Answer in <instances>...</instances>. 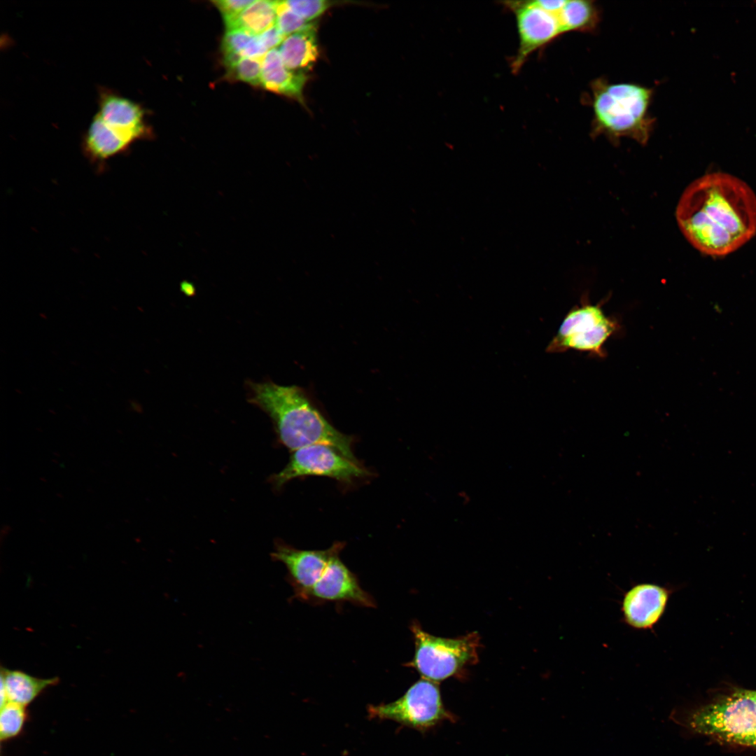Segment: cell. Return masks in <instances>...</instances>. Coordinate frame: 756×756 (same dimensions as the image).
I'll list each match as a JSON object with an SVG mask.
<instances>
[{
  "label": "cell",
  "instance_id": "1",
  "mask_svg": "<svg viewBox=\"0 0 756 756\" xmlns=\"http://www.w3.org/2000/svg\"><path fill=\"white\" fill-rule=\"evenodd\" d=\"M691 245L712 257L729 255L756 234V195L741 178L722 172L703 175L681 195L676 211Z\"/></svg>",
  "mask_w": 756,
  "mask_h": 756
},
{
  "label": "cell",
  "instance_id": "2",
  "mask_svg": "<svg viewBox=\"0 0 756 756\" xmlns=\"http://www.w3.org/2000/svg\"><path fill=\"white\" fill-rule=\"evenodd\" d=\"M247 386L248 402L269 415L285 447L293 451L312 444H325L358 461L352 451V438L330 424L304 388L278 385L270 380L248 382Z\"/></svg>",
  "mask_w": 756,
  "mask_h": 756
},
{
  "label": "cell",
  "instance_id": "3",
  "mask_svg": "<svg viewBox=\"0 0 756 756\" xmlns=\"http://www.w3.org/2000/svg\"><path fill=\"white\" fill-rule=\"evenodd\" d=\"M592 135L616 143L621 138L647 144L654 118L650 115L653 89L633 83H612L597 78L590 85Z\"/></svg>",
  "mask_w": 756,
  "mask_h": 756
},
{
  "label": "cell",
  "instance_id": "4",
  "mask_svg": "<svg viewBox=\"0 0 756 756\" xmlns=\"http://www.w3.org/2000/svg\"><path fill=\"white\" fill-rule=\"evenodd\" d=\"M670 718L695 734L736 743L756 727V691L736 690L690 711L673 710Z\"/></svg>",
  "mask_w": 756,
  "mask_h": 756
},
{
  "label": "cell",
  "instance_id": "5",
  "mask_svg": "<svg viewBox=\"0 0 756 756\" xmlns=\"http://www.w3.org/2000/svg\"><path fill=\"white\" fill-rule=\"evenodd\" d=\"M410 629L415 651L408 666L424 679L437 683L458 676L466 666L475 664L478 659L479 636L476 632L456 638H442L425 631L416 622H412Z\"/></svg>",
  "mask_w": 756,
  "mask_h": 756
},
{
  "label": "cell",
  "instance_id": "6",
  "mask_svg": "<svg viewBox=\"0 0 756 756\" xmlns=\"http://www.w3.org/2000/svg\"><path fill=\"white\" fill-rule=\"evenodd\" d=\"M615 319L606 315L601 304H592L586 298L566 315L560 327L547 347L549 353H561L568 349L605 356V342L618 329Z\"/></svg>",
  "mask_w": 756,
  "mask_h": 756
},
{
  "label": "cell",
  "instance_id": "7",
  "mask_svg": "<svg viewBox=\"0 0 756 756\" xmlns=\"http://www.w3.org/2000/svg\"><path fill=\"white\" fill-rule=\"evenodd\" d=\"M370 718L390 720L403 726L426 732L456 716L447 710L436 682L421 678L414 682L398 699L376 706H370Z\"/></svg>",
  "mask_w": 756,
  "mask_h": 756
},
{
  "label": "cell",
  "instance_id": "8",
  "mask_svg": "<svg viewBox=\"0 0 756 756\" xmlns=\"http://www.w3.org/2000/svg\"><path fill=\"white\" fill-rule=\"evenodd\" d=\"M366 475L368 472L358 461L330 446L316 444L293 451L289 462L272 477V482L275 487L281 488L295 478L306 476L327 477L349 483Z\"/></svg>",
  "mask_w": 756,
  "mask_h": 756
},
{
  "label": "cell",
  "instance_id": "9",
  "mask_svg": "<svg viewBox=\"0 0 756 756\" xmlns=\"http://www.w3.org/2000/svg\"><path fill=\"white\" fill-rule=\"evenodd\" d=\"M564 2L555 10L542 8L536 0L503 3L514 13L519 36L517 51L510 64L512 73H518L535 51L566 34L561 18Z\"/></svg>",
  "mask_w": 756,
  "mask_h": 756
},
{
  "label": "cell",
  "instance_id": "10",
  "mask_svg": "<svg viewBox=\"0 0 756 756\" xmlns=\"http://www.w3.org/2000/svg\"><path fill=\"white\" fill-rule=\"evenodd\" d=\"M673 589L652 582L633 584L621 602L622 622L638 631L652 630L664 615Z\"/></svg>",
  "mask_w": 756,
  "mask_h": 756
},
{
  "label": "cell",
  "instance_id": "11",
  "mask_svg": "<svg viewBox=\"0 0 756 756\" xmlns=\"http://www.w3.org/2000/svg\"><path fill=\"white\" fill-rule=\"evenodd\" d=\"M343 544L337 542L323 550H303L278 544L272 556L286 567L295 596L302 599L322 576L331 558L340 553Z\"/></svg>",
  "mask_w": 756,
  "mask_h": 756
},
{
  "label": "cell",
  "instance_id": "12",
  "mask_svg": "<svg viewBox=\"0 0 756 756\" xmlns=\"http://www.w3.org/2000/svg\"><path fill=\"white\" fill-rule=\"evenodd\" d=\"M337 553L330 560L322 576L302 600L314 602L347 601L363 607H374L373 598L360 587L356 576L341 561Z\"/></svg>",
  "mask_w": 756,
  "mask_h": 756
},
{
  "label": "cell",
  "instance_id": "13",
  "mask_svg": "<svg viewBox=\"0 0 756 756\" xmlns=\"http://www.w3.org/2000/svg\"><path fill=\"white\" fill-rule=\"evenodd\" d=\"M97 114L108 126L129 138L134 143L148 134L144 122L141 106L107 88H101L98 96Z\"/></svg>",
  "mask_w": 756,
  "mask_h": 756
},
{
  "label": "cell",
  "instance_id": "14",
  "mask_svg": "<svg viewBox=\"0 0 756 756\" xmlns=\"http://www.w3.org/2000/svg\"><path fill=\"white\" fill-rule=\"evenodd\" d=\"M134 144L130 139L106 124L96 113L83 139V149L90 161L101 167Z\"/></svg>",
  "mask_w": 756,
  "mask_h": 756
},
{
  "label": "cell",
  "instance_id": "15",
  "mask_svg": "<svg viewBox=\"0 0 756 756\" xmlns=\"http://www.w3.org/2000/svg\"><path fill=\"white\" fill-rule=\"evenodd\" d=\"M307 79L304 72L292 71L285 66L278 48L269 50L262 58L260 85L267 90L302 103Z\"/></svg>",
  "mask_w": 756,
  "mask_h": 756
},
{
  "label": "cell",
  "instance_id": "16",
  "mask_svg": "<svg viewBox=\"0 0 756 756\" xmlns=\"http://www.w3.org/2000/svg\"><path fill=\"white\" fill-rule=\"evenodd\" d=\"M278 50L288 69L304 72L312 68L319 55L315 24L286 36Z\"/></svg>",
  "mask_w": 756,
  "mask_h": 756
},
{
  "label": "cell",
  "instance_id": "17",
  "mask_svg": "<svg viewBox=\"0 0 756 756\" xmlns=\"http://www.w3.org/2000/svg\"><path fill=\"white\" fill-rule=\"evenodd\" d=\"M57 678H39L19 670L3 669L1 683L5 688L7 700L27 706L46 689L55 685Z\"/></svg>",
  "mask_w": 756,
  "mask_h": 756
},
{
  "label": "cell",
  "instance_id": "18",
  "mask_svg": "<svg viewBox=\"0 0 756 756\" xmlns=\"http://www.w3.org/2000/svg\"><path fill=\"white\" fill-rule=\"evenodd\" d=\"M276 1H253L240 14L225 22L227 30L239 29L258 36L275 25Z\"/></svg>",
  "mask_w": 756,
  "mask_h": 756
},
{
  "label": "cell",
  "instance_id": "19",
  "mask_svg": "<svg viewBox=\"0 0 756 756\" xmlns=\"http://www.w3.org/2000/svg\"><path fill=\"white\" fill-rule=\"evenodd\" d=\"M561 17L566 33L592 31L599 22V11L592 1L566 0Z\"/></svg>",
  "mask_w": 756,
  "mask_h": 756
},
{
  "label": "cell",
  "instance_id": "20",
  "mask_svg": "<svg viewBox=\"0 0 756 756\" xmlns=\"http://www.w3.org/2000/svg\"><path fill=\"white\" fill-rule=\"evenodd\" d=\"M27 720L26 706L9 701L1 706V741L13 738L21 734Z\"/></svg>",
  "mask_w": 756,
  "mask_h": 756
},
{
  "label": "cell",
  "instance_id": "21",
  "mask_svg": "<svg viewBox=\"0 0 756 756\" xmlns=\"http://www.w3.org/2000/svg\"><path fill=\"white\" fill-rule=\"evenodd\" d=\"M276 8L275 25L286 37L307 28L312 24L292 11L284 1H276Z\"/></svg>",
  "mask_w": 756,
  "mask_h": 756
},
{
  "label": "cell",
  "instance_id": "22",
  "mask_svg": "<svg viewBox=\"0 0 756 756\" xmlns=\"http://www.w3.org/2000/svg\"><path fill=\"white\" fill-rule=\"evenodd\" d=\"M262 59L242 57L234 66L229 69L234 78L253 85L261 84Z\"/></svg>",
  "mask_w": 756,
  "mask_h": 756
},
{
  "label": "cell",
  "instance_id": "23",
  "mask_svg": "<svg viewBox=\"0 0 756 756\" xmlns=\"http://www.w3.org/2000/svg\"><path fill=\"white\" fill-rule=\"evenodd\" d=\"M284 2L292 11L308 22L321 15L332 5L331 1L326 0H290Z\"/></svg>",
  "mask_w": 756,
  "mask_h": 756
},
{
  "label": "cell",
  "instance_id": "24",
  "mask_svg": "<svg viewBox=\"0 0 756 756\" xmlns=\"http://www.w3.org/2000/svg\"><path fill=\"white\" fill-rule=\"evenodd\" d=\"M254 37V35L245 31L227 30L222 41L223 55L238 54L242 57L243 52Z\"/></svg>",
  "mask_w": 756,
  "mask_h": 756
},
{
  "label": "cell",
  "instance_id": "25",
  "mask_svg": "<svg viewBox=\"0 0 756 756\" xmlns=\"http://www.w3.org/2000/svg\"><path fill=\"white\" fill-rule=\"evenodd\" d=\"M253 0H219L212 3L220 12L224 22L240 14Z\"/></svg>",
  "mask_w": 756,
  "mask_h": 756
},
{
  "label": "cell",
  "instance_id": "26",
  "mask_svg": "<svg viewBox=\"0 0 756 756\" xmlns=\"http://www.w3.org/2000/svg\"><path fill=\"white\" fill-rule=\"evenodd\" d=\"M258 37L267 51L276 48V46H280L286 38L276 25L267 29Z\"/></svg>",
  "mask_w": 756,
  "mask_h": 756
},
{
  "label": "cell",
  "instance_id": "27",
  "mask_svg": "<svg viewBox=\"0 0 756 756\" xmlns=\"http://www.w3.org/2000/svg\"><path fill=\"white\" fill-rule=\"evenodd\" d=\"M736 744L748 746L756 748V727L750 732L738 739Z\"/></svg>",
  "mask_w": 756,
  "mask_h": 756
}]
</instances>
